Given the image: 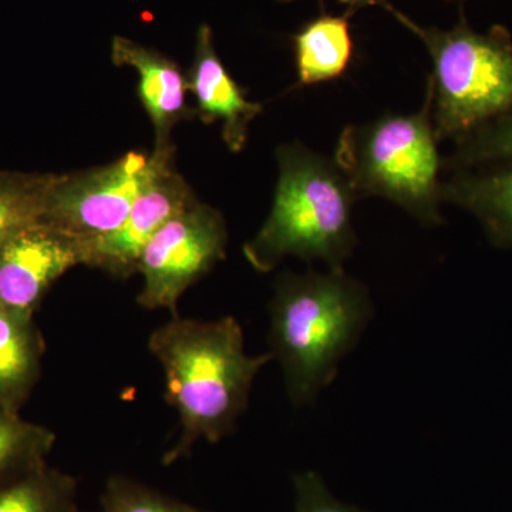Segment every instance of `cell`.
Listing matches in <instances>:
<instances>
[{
  "label": "cell",
  "instance_id": "ba28073f",
  "mask_svg": "<svg viewBox=\"0 0 512 512\" xmlns=\"http://www.w3.org/2000/svg\"><path fill=\"white\" fill-rule=\"evenodd\" d=\"M83 264L80 242L43 220L20 228L0 248V308L33 316L50 286Z\"/></svg>",
  "mask_w": 512,
  "mask_h": 512
},
{
  "label": "cell",
  "instance_id": "44dd1931",
  "mask_svg": "<svg viewBox=\"0 0 512 512\" xmlns=\"http://www.w3.org/2000/svg\"><path fill=\"white\" fill-rule=\"evenodd\" d=\"M282 2H289V0H282ZM340 3L350 6V8H360V6L372 5V3H379L382 0H339Z\"/></svg>",
  "mask_w": 512,
  "mask_h": 512
},
{
  "label": "cell",
  "instance_id": "30bf717a",
  "mask_svg": "<svg viewBox=\"0 0 512 512\" xmlns=\"http://www.w3.org/2000/svg\"><path fill=\"white\" fill-rule=\"evenodd\" d=\"M204 123L222 121V138L234 153L247 143L249 124L262 113V104L248 100L244 90L225 69L208 25H201L195 43L194 63L187 79Z\"/></svg>",
  "mask_w": 512,
  "mask_h": 512
},
{
  "label": "cell",
  "instance_id": "9a60e30c",
  "mask_svg": "<svg viewBox=\"0 0 512 512\" xmlns=\"http://www.w3.org/2000/svg\"><path fill=\"white\" fill-rule=\"evenodd\" d=\"M77 495L76 478L46 464L0 485V512H79Z\"/></svg>",
  "mask_w": 512,
  "mask_h": 512
},
{
  "label": "cell",
  "instance_id": "5bb4252c",
  "mask_svg": "<svg viewBox=\"0 0 512 512\" xmlns=\"http://www.w3.org/2000/svg\"><path fill=\"white\" fill-rule=\"evenodd\" d=\"M296 72L301 86L339 79L352 62L353 45L349 15H320L295 36Z\"/></svg>",
  "mask_w": 512,
  "mask_h": 512
},
{
  "label": "cell",
  "instance_id": "4fadbf2b",
  "mask_svg": "<svg viewBox=\"0 0 512 512\" xmlns=\"http://www.w3.org/2000/svg\"><path fill=\"white\" fill-rule=\"evenodd\" d=\"M45 340L33 316L0 308V407L19 413L40 376Z\"/></svg>",
  "mask_w": 512,
  "mask_h": 512
},
{
  "label": "cell",
  "instance_id": "e0dca14e",
  "mask_svg": "<svg viewBox=\"0 0 512 512\" xmlns=\"http://www.w3.org/2000/svg\"><path fill=\"white\" fill-rule=\"evenodd\" d=\"M56 175L0 171V248L20 228L42 220Z\"/></svg>",
  "mask_w": 512,
  "mask_h": 512
},
{
  "label": "cell",
  "instance_id": "9c48e42d",
  "mask_svg": "<svg viewBox=\"0 0 512 512\" xmlns=\"http://www.w3.org/2000/svg\"><path fill=\"white\" fill-rule=\"evenodd\" d=\"M195 202L197 200L183 177L173 167L168 168L141 192L116 231L93 241L80 242L83 265L103 269L121 278L134 274L141 252L158 229Z\"/></svg>",
  "mask_w": 512,
  "mask_h": 512
},
{
  "label": "cell",
  "instance_id": "52a82bcc",
  "mask_svg": "<svg viewBox=\"0 0 512 512\" xmlns=\"http://www.w3.org/2000/svg\"><path fill=\"white\" fill-rule=\"evenodd\" d=\"M227 242V224L215 208L197 201L178 212L141 252L137 272L144 284L138 305L178 316L181 296L225 258Z\"/></svg>",
  "mask_w": 512,
  "mask_h": 512
},
{
  "label": "cell",
  "instance_id": "5b68a950",
  "mask_svg": "<svg viewBox=\"0 0 512 512\" xmlns=\"http://www.w3.org/2000/svg\"><path fill=\"white\" fill-rule=\"evenodd\" d=\"M430 97L414 114H384L340 134L335 163L357 198L382 197L424 225H439L444 202L441 157Z\"/></svg>",
  "mask_w": 512,
  "mask_h": 512
},
{
  "label": "cell",
  "instance_id": "7a4b0ae2",
  "mask_svg": "<svg viewBox=\"0 0 512 512\" xmlns=\"http://www.w3.org/2000/svg\"><path fill=\"white\" fill-rule=\"evenodd\" d=\"M269 346L284 370L293 406L318 399L340 362L362 338L373 315L362 282L345 271L284 272L275 282Z\"/></svg>",
  "mask_w": 512,
  "mask_h": 512
},
{
  "label": "cell",
  "instance_id": "277c9868",
  "mask_svg": "<svg viewBox=\"0 0 512 512\" xmlns=\"http://www.w3.org/2000/svg\"><path fill=\"white\" fill-rule=\"evenodd\" d=\"M383 6L429 52L433 74L427 94L437 140L458 144L512 116V37L504 26L478 33L461 16L451 29L426 28Z\"/></svg>",
  "mask_w": 512,
  "mask_h": 512
},
{
  "label": "cell",
  "instance_id": "3957f363",
  "mask_svg": "<svg viewBox=\"0 0 512 512\" xmlns=\"http://www.w3.org/2000/svg\"><path fill=\"white\" fill-rule=\"evenodd\" d=\"M279 178L274 204L244 255L266 274L286 256L322 261L330 271H345L356 247L353 204L356 194L335 160L299 143L276 151Z\"/></svg>",
  "mask_w": 512,
  "mask_h": 512
},
{
  "label": "cell",
  "instance_id": "ffe728a7",
  "mask_svg": "<svg viewBox=\"0 0 512 512\" xmlns=\"http://www.w3.org/2000/svg\"><path fill=\"white\" fill-rule=\"evenodd\" d=\"M295 512H365L340 503L315 471H303L293 477Z\"/></svg>",
  "mask_w": 512,
  "mask_h": 512
},
{
  "label": "cell",
  "instance_id": "7c38bea8",
  "mask_svg": "<svg viewBox=\"0 0 512 512\" xmlns=\"http://www.w3.org/2000/svg\"><path fill=\"white\" fill-rule=\"evenodd\" d=\"M443 197L471 212L494 245L512 248V160L457 170Z\"/></svg>",
  "mask_w": 512,
  "mask_h": 512
},
{
  "label": "cell",
  "instance_id": "8992f818",
  "mask_svg": "<svg viewBox=\"0 0 512 512\" xmlns=\"http://www.w3.org/2000/svg\"><path fill=\"white\" fill-rule=\"evenodd\" d=\"M171 164L173 147L133 151L96 170L56 175L42 220L79 242L104 237L123 224L141 192Z\"/></svg>",
  "mask_w": 512,
  "mask_h": 512
},
{
  "label": "cell",
  "instance_id": "d6986e66",
  "mask_svg": "<svg viewBox=\"0 0 512 512\" xmlns=\"http://www.w3.org/2000/svg\"><path fill=\"white\" fill-rule=\"evenodd\" d=\"M512 160V116L477 131L457 144L447 163L458 170Z\"/></svg>",
  "mask_w": 512,
  "mask_h": 512
},
{
  "label": "cell",
  "instance_id": "ac0fdd59",
  "mask_svg": "<svg viewBox=\"0 0 512 512\" xmlns=\"http://www.w3.org/2000/svg\"><path fill=\"white\" fill-rule=\"evenodd\" d=\"M100 512H208L154 490L123 474H113L100 495Z\"/></svg>",
  "mask_w": 512,
  "mask_h": 512
},
{
  "label": "cell",
  "instance_id": "8fae6325",
  "mask_svg": "<svg viewBox=\"0 0 512 512\" xmlns=\"http://www.w3.org/2000/svg\"><path fill=\"white\" fill-rule=\"evenodd\" d=\"M116 66L133 67L138 73V96L156 128V150L170 148V134L185 114L187 79L177 64L156 50L116 36L111 43Z\"/></svg>",
  "mask_w": 512,
  "mask_h": 512
},
{
  "label": "cell",
  "instance_id": "2e32d148",
  "mask_svg": "<svg viewBox=\"0 0 512 512\" xmlns=\"http://www.w3.org/2000/svg\"><path fill=\"white\" fill-rule=\"evenodd\" d=\"M55 443L52 430L0 407V485L46 466Z\"/></svg>",
  "mask_w": 512,
  "mask_h": 512
},
{
  "label": "cell",
  "instance_id": "6da1fadb",
  "mask_svg": "<svg viewBox=\"0 0 512 512\" xmlns=\"http://www.w3.org/2000/svg\"><path fill=\"white\" fill-rule=\"evenodd\" d=\"M148 349L164 370L165 400L180 416L181 434L164 454V466L190 456L198 440L231 434L247 410L256 375L274 360L271 352L249 356L235 318L197 320L173 316L151 333Z\"/></svg>",
  "mask_w": 512,
  "mask_h": 512
}]
</instances>
